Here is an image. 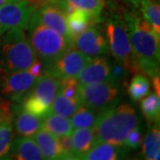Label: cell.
Wrapping results in <instances>:
<instances>
[{"instance_id": "obj_1", "label": "cell", "mask_w": 160, "mask_h": 160, "mask_svg": "<svg viewBox=\"0 0 160 160\" xmlns=\"http://www.w3.org/2000/svg\"><path fill=\"white\" fill-rule=\"evenodd\" d=\"M124 18L139 72L152 78L159 74L160 36L135 13H126Z\"/></svg>"}, {"instance_id": "obj_2", "label": "cell", "mask_w": 160, "mask_h": 160, "mask_svg": "<svg viewBox=\"0 0 160 160\" xmlns=\"http://www.w3.org/2000/svg\"><path fill=\"white\" fill-rule=\"evenodd\" d=\"M139 126L140 119L131 105L116 104L98 115L93 126L95 143L108 142L124 147L127 134Z\"/></svg>"}, {"instance_id": "obj_3", "label": "cell", "mask_w": 160, "mask_h": 160, "mask_svg": "<svg viewBox=\"0 0 160 160\" xmlns=\"http://www.w3.org/2000/svg\"><path fill=\"white\" fill-rule=\"evenodd\" d=\"M27 29L29 30V38H27L29 45L44 67L52 62L72 46L66 38L40 21L34 7Z\"/></svg>"}, {"instance_id": "obj_4", "label": "cell", "mask_w": 160, "mask_h": 160, "mask_svg": "<svg viewBox=\"0 0 160 160\" xmlns=\"http://www.w3.org/2000/svg\"><path fill=\"white\" fill-rule=\"evenodd\" d=\"M37 59L21 28H13L0 36V73L28 70Z\"/></svg>"}, {"instance_id": "obj_5", "label": "cell", "mask_w": 160, "mask_h": 160, "mask_svg": "<svg viewBox=\"0 0 160 160\" xmlns=\"http://www.w3.org/2000/svg\"><path fill=\"white\" fill-rule=\"evenodd\" d=\"M105 33L109 51L117 62L122 65L127 71L138 73L139 69L132 52L125 18L118 15H111L108 18L105 22Z\"/></svg>"}, {"instance_id": "obj_6", "label": "cell", "mask_w": 160, "mask_h": 160, "mask_svg": "<svg viewBox=\"0 0 160 160\" xmlns=\"http://www.w3.org/2000/svg\"><path fill=\"white\" fill-rule=\"evenodd\" d=\"M60 83L61 79L45 73L37 78L30 91L19 103L26 111L43 118L51 112V105Z\"/></svg>"}, {"instance_id": "obj_7", "label": "cell", "mask_w": 160, "mask_h": 160, "mask_svg": "<svg viewBox=\"0 0 160 160\" xmlns=\"http://www.w3.org/2000/svg\"><path fill=\"white\" fill-rule=\"evenodd\" d=\"M119 88L113 81L80 85V98L83 105L100 114L118 104Z\"/></svg>"}, {"instance_id": "obj_8", "label": "cell", "mask_w": 160, "mask_h": 160, "mask_svg": "<svg viewBox=\"0 0 160 160\" xmlns=\"http://www.w3.org/2000/svg\"><path fill=\"white\" fill-rule=\"evenodd\" d=\"M33 7L30 0H11L0 6V36L13 28L27 29Z\"/></svg>"}, {"instance_id": "obj_9", "label": "cell", "mask_w": 160, "mask_h": 160, "mask_svg": "<svg viewBox=\"0 0 160 160\" xmlns=\"http://www.w3.org/2000/svg\"><path fill=\"white\" fill-rule=\"evenodd\" d=\"M37 78L28 70L0 73V98L21 102L34 86Z\"/></svg>"}, {"instance_id": "obj_10", "label": "cell", "mask_w": 160, "mask_h": 160, "mask_svg": "<svg viewBox=\"0 0 160 160\" xmlns=\"http://www.w3.org/2000/svg\"><path fill=\"white\" fill-rule=\"evenodd\" d=\"M90 59L71 46L52 62L45 66V73L59 79L76 78Z\"/></svg>"}, {"instance_id": "obj_11", "label": "cell", "mask_w": 160, "mask_h": 160, "mask_svg": "<svg viewBox=\"0 0 160 160\" xmlns=\"http://www.w3.org/2000/svg\"><path fill=\"white\" fill-rule=\"evenodd\" d=\"M72 46L89 58L102 56L109 52L107 38L98 23L78 35L73 41Z\"/></svg>"}, {"instance_id": "obj_12", "label": "cell", "mask_w": 160, "mask_h": 160, "mask_svg": "<svg viewBox=\"0 0 160 160\" xmlns=\"http://www.w3.org/2000/svg\"><path fill=\"white\" fill-rule=\"evenodd\" d=\"M16 103L11 105L13 130L19 136L33 137L42 128L43 118L26 111L20 103Z\"/></svg>"}, {"instance_id": "obj_13", "label": "cell", "mask_w": 160, "mask_h": 160, "mask_svg": "<svg viewBox=\"0 0 160 160\" xmlns=\"http://www.w3.org/2000/svg\"><path fill=\"white\" fill-rule=\"evenodd\" d=\"M111 66L106 58L102 56L91 58L76 77L80 85L102 83L110 79Z\"/></svg>"}, {"instance_id": "obj_14", "label": "cell", "mask_w": 160, "mask_h": 160, "mask_svg": "<svg viewBox=\"0 0 160 160\" xmlns=\"http://www.w3.org/2000/svg\"><path fill=\"white\" fill-rule=\"evenodd\" d=\"M6 158L16 160L45 159L38 143L31 137L20 136L12 142Z\"/></svg>"}, {"instance_id": "obj_15", "label": "cell", "mask_w": 160, "mask_h": 160, "mask_svg": "<svg viewBox=\"0 0 160 160\" xmlns=\"http://www.w3.org/2000/svg\"><path fill=\"white\" fill-rule=\"evenodd\" d=\"M100 17L94 16L82 9H73L67 15V26L69 39L73 43L74 39L90 26L99 22Z\"/></svg>"}, {"instance_id": "obj_16", "label": "cell", "mask_w": 160, "mask_h": 160, "mask_svg": "<svg viewBox=\"0 0 160 160\" xmlns=\"http://www.w3.org/2000/svg\"><path fill=\"white\" fill-rule=\"evenodd\" d=\"M33 137L45 159H62V153L58 137L43 128H41Z\"/></svg>"}, {"instance_id": "obj_17", "label": "cell", "mask_w": 160, "mask_h": 160, "mask_svg": "<svg viewBox=\"0 0 160 160\" xmlns=\"http://www.w3.org/2000/svg\"><path fill=\"white\" fill-rule=\"evenodd\" d=\"M71 140L74 159H82L95 144L93 128H77L71 132Z\"/></svg>"}, {"instance_id": "obj_18", "label": "cell", "mask_w": 160, "mask_h": 160, "mask_svg": "<svg viewBox=\"0 0 160 160\" xmlns=\"http://www.w3.org/2000/svg\"><path fill=\"white\" fill-rule=\"evenodd\" d=\"M125 156L122 146L108 142L95 143L82 159L86 160H117Z\"/></svg>"}, {"instance_id": "obj_19", "label": "cell", "mask_w": 160, "mask_h": 160, "mask_svg": "<svg viewBox=\"0 0 160 160\" xmlns=\"http://www.w3.org/2000/svg\"><path fill=\"white\" fill-rule=\"evenodd\" d=\"M42 128L50 132L58 138L71 134L73 131L69 118L56 113H50L43 118Z\"/></svg>"}, {"instance_id": "obj_20", "label": "cell", "mask_w": 160, "mask_h": 160, "mask_svg": "<svg viewBox=\"0 0 160 160\" xmlns=\"http://www.w3.org/2000/svg\"><path fill=\"white\" fill-rule=\"evenodd\" d=\"M83 105L81 99H69L63 96L58 92L51 105V112L62 115L64 117H71L75 111Z\"/></svg>"}, {"instance_id": "obj_21", "label": "cell", "mask_w": 160, "mask_h": 160, "mask_svg": "<svg viewBox=\"0 0 160 160\" xmlns=\"http://www.w3.org/2000/svg\"><path fill=\"white\" fill-rule=\"evenodd\" d=\"M141 108L145 118L155 126L159 124L160 120V97L156 92L149 93L147 97L142 99Z\"/></svg>"}, {"instance_id": "obj_22", "label": "cell", "mask_w": 160, "mask_h": 160, "mask_svg": "<svg viewBox=\"0 0 160 160\" xmlns=\"http://www.w3.org/2000/svg\"><path fill=\"white\" fill-rule=\"evenodd\" d=\"M160 153V130L155 126L148 132L143 141L142 155L147 160H158Z\"/></svg>"}, {"instance_id": "obj_23", "label": "cell", "mask_w": 160, "mask_h": 160, "mask_svg": "<svg viewBox=\"0 0 160 160\" xmlns=\"http://www.w3.org/2000/svg\"><path fill=\"white\" fill-rule=\"evenodd\" d=\"M140 9L143 19L153 28L155 32L160 36V6L155 0H145L140 4Z\"/></svg>"}, {"instance_id": "obj_24", "label": "cell", "mask_w": 160, "mask_h": 160, "mask_svg": "<svg viewBox=\"0 0 160 160\" xmlns=\"http://www.w3.org/2000/svg\"><path fill=\"white\" fill-rule=\"evenodd\" d=\"M98 113L92 109L82 105L71 116L72 127L77 128H93L98 118Z\"/></svg>"}, {"instance_id": "obj_25", "label": "cell", "mask_w": 160, "mask_h": 160, "mask_svg": "<svg viewBox=\"0 0 160 160\" xmlns=\"http://www.w3.org/2000/svg\"><path fill=\"white\" fill-rule=\"evenodd\" d=\"M150 92V83L144 74H136L128 86L129 96L133 102H139Z\"/></svg>"}, {"instance_id": "obj_26", "label": "cell", "mask_w": 160, "mask_h": 160, "mask_svg": "<svg viewBox=\"0 0 160 160\" xmlns=\"http://www.w3.org/2000/svg\"><path fill=\"white\" fill-rule=\"evenodd\" d=\"M13 141L12 118L0 124V159H6Z\"/></svg>"}, {"instance_id": "obj_27", "label": "cell", "mask_w": 160, "mask_h": 160, "mask_svg": "<svg viewBox=\"0 0 160 160\" xmlns=\"http://www.w3.org/2000/svg\"><path fill=\"white\" fill-rule=\"evenodd\" d=\"M72 9H82L100 17L105 7V0H64Z\"/></svg>"}, {"instance_id": "obj_28", "label": "cell", "mask_w": 160, "mask_h": 160, "mask_svg": "<svg viewBox=\"0 0 160 160\" xmlns=\"http://www.w3.org/2000/svg\"><path fill=\"white\" fill-rule=\"evenodd\" d=\"M59 92L63 96L69 99H81L80 98V84L76 78H69L61 79Z\"/></svg>"}, {"instance_id": "obj_29", "label": "cell", "mask_w": 160, "mask_h": 160, "mask_svg": "<svg viewBox=\"0 0 160 160\" xmlns=\"http://www.w3.org/2000/svg\"><path fill=\"white\" fill-rule=\"evenodd\" d=\"M142 141L143 138L141 130L139 127H136L127 134L124 147L129 149H136L142 145Z\"/></svg>"}, {"instance_id": "obj_30", "label": "cell", "mask_w": 160, "mask_h": 160, "mask_svg": "<svg viewBox=\"0 0 160 160\" xmlns=\"http://www.w3.org/2000/svg\"><path fill=\"white\" fill-rule=\"evenodd\" d=\"M58 139H59L60 147L62 153V159H74L71 134L59 137Z\"/></svg>"}, {"instance_id": "obj_31", "label": "cell", "mask_w": 160, "mask_h": 160, "mask_svg": "<svg viewBox=\"0 0 160 160\" xmlns=\"http://www.w3.org/2000/svg\"><path fill=\"white\" fill-rule=\"evenodd\" d=\"M12 118L11 111V102L9 100L0 98V124L5 120Z\"/></svg>"}, {"instance_id": "obj_32", "label": "cell", "mask_w": 160, "mask_h": 160, "mask_svg": "<svg viewBox=\"0 0 160 160\" xmlns=\"http://www.w3.org/2000/svg\"><path fill=\"white\" fill-rule=\"evenodd\" d=\"M126 70L122 65L120 64H115L113 67H111V72H110V79L115 83H117V81H120L123 79L126 76Z\"/></svg>"}, {"instance_id": "obj_33", "label": "cell", "mask_w": 160, "mask_h": 160, "mask_svg": "<svg viewBox=\"0 0 160 160\" xmlns=\"http://www.w3.org/2000/svg\"><path fill=\"white\" fill-rule=\"evenodd\" d=\"M30 74H32L35 78H39L42 75L45 74V67L44 64L42 63L41 61H39L38 58L34 61V62L31 64V66L28 69Z\"/></svg>"}, {"instance_id": "obj_34", "label": "cell", "mask_w": 160, "mask_h": 160, "mask_svg": "<svg viewBox=\"0 0 160 160\" xmlns=\"http://www.w3.org/2000/svg\"><path fill=\"white\" fill-rule=\"evenodd\" d=\"M153 79V86H154V89H155V92L157 94L160 95V77L159 74L157 75L152 78Z\"/></svg>"}, {"instance_id": "obj_35", "label": "cell", "mask_w": 160, "mask_h": 160, "mask_svg": "<svg viewBox=\"0 0 160 160\" xmlns=\"http://www.w3.org/2000/svg\"><path fill=\"white\" fill-rule=\"evenodd\" d=\"M122 1H126V2H129V3H131L132 5H134V6H140V4L143 2V1H145V0H122Z\"/></svg>"}, {"instance_id": "obj_36", "label": "cell", "mask_w": 160, "mask_h": 160, "mask_svg": "<svg viewBox=\"0 0 160 160\" xmlns=\"http://www.w3.org/2000/svg\"><path fill=\"white\" fill-rule=\"evenodd\" d=\"M9 1H11V0H0V6H2V5H4V4H6L7 2H9Z\"/></svg>"}]
</instances>
